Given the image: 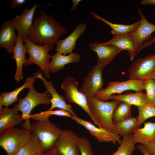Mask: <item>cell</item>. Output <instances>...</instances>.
Listing matches in <instances>:
<instances>
[{
	"mask_svg": "<svg viewBox=\"0 0 155 155\" xmlns=\"http://www.w3.org/2000/svg\"><path fill=\"white\" fill-rule=\"evenodd\" d=\"M66 29L61 26L55 18L40 9V16L34 18L29 30L28 39L37 45L42 46L47 43L52 50L58 38L67 33Z\"/></svg>",
	"mask_w": 155,
	"mask_h": 155,
	"instance_id": "obj_1",
	"label": "cell"
},
{
	"mask_svg": "<svg viewBox=\"0 0 155 155\" xmlns=\"http://www.w3.org/2000/svg\"><path fill=\"white\" fill-rule=\"evenodd\" d=\"M87 99L89 108L98 121V127L116 134L113 116L115 109L121 102L114 100L103 101L95 97Z\"/></svg>",
	"mask_w": 155,
	"mask_h": 155,
	"instance_id": "obj_2",
	"label": "cell"
},
{
	"mask_svg": "<svg viewBox=\"0 0 155 155\" xmlns=\"http://www.w3.org/2000/svg\"><path fill=\"white\" fill-rule=\"evenodd\" d=\"M32 133L30 130L22 125L14 127L0 134V146L7 155H16L24 145Z\"/></svg>",
	"mask_w": 155,
	"mask_h": 155,
	"instance_id": "obj_3",
	"label": "cell"
},
{
	"mask_svg": "<svg viewBox=\"0 0 155 155\" xmlns=\"http://www.w3.org/2000/svg\"><path fill=\"white\" fill-rule=\"evenodd\" d=\"M29 89L28 92L24 97L18 98V102L14 106L22 112V119L26 125L30 124V117L32 110L36 106L43 104L49 105L51 103L52 98L49 92L46 90L43 93L36 91L33 86Z\"/></svg>",
	"mask_w": 155,
	"mask_h": 155,
	"instance_id": "obj_4",
	"label": "cell"
},
{
	"mask_svg": "<svg viewBox=\"0 0 155 155\" xmlns=\"http://www.w3.org/2000/svg\"><path fill=\"white\" fill-rule=\"evenodd\" d=\"M23 38L27 47V53L29 55L24 66H27L32 63L35 64L41 69L46 78H50L49 60L51 58V56L49 53L51 49L50 45L47 43L42 46L38 45L32 42L28 37Z\"/></svg>",
	"mask_w": 155,
	"mask_h": 155,
	"instance_id": "obj_5",
	"label": "cell"
},
{
	"mask_svg": "<svg viewBox=\"0 0 155 155\" xmlns=\"http://www.w3.org/2000/svg\"><path fill=\"white\" fill-rule=\"evenodd\" d=\"M29 129L41 142L45 151L54 146L62 130L49 119L30 123Z\"/></svg>",
	"mask_w": 155,
	"mask_h": 155,
	"instance_id": "obj_6",
	"label": "cell"
},
{
	"mask_svg": "<svg viewBox=\"0 0 155 155\" xmlns=\"http://www.w3.org/2000/svg\"><path fill=\"white\" fill-rule=\"evenodd\" d=\"M78 83L70 76L65 77L63 81L61 88L69 102L77 104L87 113L90 118L96 125L98 123L90 112L88 105L86 97L78 90Z\"/></svg>",
	"mask_w": 155,
	"mask_h": 155,
	"instance_id": "obj_7",
	"label": "cell"
},
{
	"mask_svg": "<svg viewBox=\"0 0 155 155\" xmlns=\"http://www.w3.org/2000/svg\"><path fill=\"white\" fill-rule=\"evenodd\" d=\"M129 80H155V55L137 58L128 69Z\"/></svg>",
	"mask_w": 155,
	"mask_h": 155,
	"instance_id": "obj_8",
	"label": "cell"
},
{
	"mask_svg": "<svg viewBox=\"0 0 155 155\" xmlns=\"http://www.w3.org/2000/svg\"><path fill=\"white\" fill-rule=\"evenodd\" d=\"M144 89V80H129L122 82L112 81L108 82L106 87L103 89L95 97L102 101H106L108 97L114 94H120L129 90L136 92L142 91Z\"/></svg>",
	"mask_w": 155,
	"mask_h": 155,
	"instance_id": "obj_9",
	"label": "cell"
},
{
	"mask_svg": "<svg viewBox=\"0 0 155 155\" xmlns=\"http://www.w3.org/2000/svg\"><path fill=\"white\" fill-rule=\"evenodd\" d=\"M104 68L96 65L84 78L83 84L79 91L87 98L95 97L103 89L102 73Z\"/></svg>",
	"mask_w": 155,
	"mask_h": 155,
	"instance_id": "obj_10",
	"label": "cell"
},
{
	"mask_svg": "<svg viewBox=\"0 0 155 155\" xmlns=\"http://www.w3.org/2000/svg\"><path fill=\"white\" fill-rule=\"evenodd\" d=\"M78 135L70 129L62 130L54 146L60 155H80Z\"/></svg>",
	"mask_w": 155,
	"mask_h": 155,
	"instance_id": "obj_11",
	"label": "cell"
},
{
	"mask_svg": "<svg viewBox=\"0 0 155 155\" xmlns=\"http://www.w3.org/2000/svg\"><path fill=\"white\" fill-rule=\"evenodd\" d=\"M71 118L76 123L85 127L89 133L98 142H112L115 144L117 142L119 145L121 144L122 139L119 135L103 128L98 127L91 122L79 118L77 116L72 115Z\"/></svg>",
	"mask_w": 155,
	"mask_h": 155,
	"instance_id": "obj_12",
	"label": "cell"
},
{
	"mask_svg": "<svg viewBox=\"0 0 155 155\" xmlns=\"http://www.w3.org/2000/svg\"><path fill=\"white\" fill-rule=\"evenodd\" d=\"M138 8V12L141 18L140 24L137 29L130 34L133 38L137 53L141 50L144 42L152 40V34L155 31V24L148 21L139 6Z\"/></svg>",
	"mask_w": 155,
	"mask_h": 155,
	"instance_id": "obj_13",
	"label": "cell"
},
{
	"mask_svg": "<svg viewBox=\"0 0 155 155\" xmlns=\"http://www.w3.org/2000/svg\"><path fill=\"white\" fill-rule=\"evenodd\" d=\"M90 49L95 52L97 55V63L99 67L104 68L122 51L113 46L106 44L95 42L89 44Z\"/></svg>",
	"mask_w": 155,
	"mask_h": 155,
	"instance_id": "obj_14",
	"label": "cell"
},
{
	"mask_svg": "<svg viewBox=\"0 0 155 155\" xmlns=\"http://www.w3.org/2000/svg\"><path fill=\"white\" fill-rule=\"evenodd\" d=\"M33 74L36 78H39L43 81L46 90L49 92L51 96V105L48 110L52 111L55 108H58L68 112L72 115L77 116L73 111L71 106L66 103L64 96L57 93L52 81H47L41 73H34Z\"/></svg>",
	"mask_w": 155,
	"mask_h": 155,
	"instance_id": "obj_15",
	"label": "cell"
},
{
	"mask_svg": "<svg viewBox=\"0 0 155 155\" xmlns=\"http://www.w3.org/2000/svg\"><path fill=\"white\" fill-rule=\"evenodd\" d=\"M38 4L34 5L29 9L26 8L19 16H16L12 20V23L18 31L19 36L22 38L28 37L30 29L32 23L34 14Z\"/></svg>",
	"mask_w": 155,
	"mask_h": 155,
	"instance_id": "obj_16",
	"label": "cell"
},
{
	"mask_svg": "<svg viewBox=\"0 0 155 155\" xmlns=\"http://www.w3.org/2000/svg\"><path fill=\"white\" fill-rule=\"evenodd\" d=\"M87 27L86 23L79 24L67 37L63 40H59L56 44V51L60 52L64 55L72 53L75 47L76 41L84 32Z\"/></svg>",
	"mask_w": 155,
	"mask_h": 155,
	"instance_id": "obj_17",
	"label": "cell"
},
{
	"mask_svg": "<svg viewBox=\"0 0 155 155\" xmlns=\"http://www.w3.org/2000/svg\"><path fill=\"white\" fill-rule=\"evenodd\" d=\"M16 29L12 20L4 22L0 29V47L5 48L8 53H12L18 40Z\"/></svg>",
	"mask_w": 155,
	"mask_h": 155,
	"instance_id": "obj_18",
	"label": "cell"
},
{
	"mask_svg": "<svg viewBox=\"0 0 155 155\" xmlns=\"http://www.w3.org/2000/svg\"><path fill=\"white\" fill-rule=\"evenodd\" d=\"M18 39L16 45L12 50L13 54L12 56L14 59L16 65V72L14 76L15 80L18 83L23 78L22 74V67L23 65L26 63L27 59L25 57L27 53V48L23 38L18 35Z\"/></svg>",
	"mask_w": 155,
	"mask_h": 155,
	"instance_id": "obj_19",
	"label": "cell"
},
{
	"mask_svg": "<svg viewBox=\"0 0 155 155\" xmlns=\"http://www.w3.org/2000/svg\"><path fill=\"white\" fill-rule=\"evenodd\" d=\"M19 111L15 107L9 109L5 107L0 111V134L6 130L13 127L17 125L22 124L24 121Z\"/></svg>",
	"mask_w": 155,
	"mask_h": 155,
	"instance_id": "obj_20",
	"label": "cell"
},
{
	"mask_svg": "<svg viewBox=\"0 0 155 155\" xmlns=\"http://www.w3.org/2000/svg\"><path fill=\"white\" fill-rule=\"evenodd\" d=\"M105 43L117 47L122 51H126L131 61L134 60L137 54L133 38L130 34L114 35L111 40Z\"/></svg>",
	"mask_w": 155,
	"mask_h": 155,
	"instance_id": "obj_21",
	"label": "cell"
},
{
	"mask_svg": "<svg viewBox=\"0 0 155 155\" xmlns=\"http://www.w3.org/2000/svg\"><path fill=\"white\" fill-rule=\"evenodd\" d=\"M81 56L76 53H71L68 55H64L59 52L51 56L50 62L49 70L51 73H55L63 69L65 65L72 63H78Z\"/></svg>",
	"mask_w": 155,
	"mask_h": 155,
	"instance_id": "obj_22",
	"label": "cell"
},
{
	"mask_svg": "<svg viewBox=\"0 0 155 155\" xmlns=\"http://www.w3.org/2000/svg\"><path fill=\"white\" fill-rule=\"evenodd\" d=\"M133 134L136 144L139 143L142 145L155 144V123L149 121L144 123L143 127L135 129Z\"/></svg>",
	"mask_w": 155,
	"mask_h": 155,
	"instance_id": "obj_23",
	"label": "cell"
},
{
	"mask_svg": "<svg viewBox=\"0 0 155 155\" xmlns=\"http://www.w3.org/2000/svg\"><path fill=\"white\" fill-rule=\"evenodd\" d=\"M36 78L34 75L26 79L23 85L10 92H4L0 95V107L3 106L8 107L18 101V95L20 92L25 88H29L34 85Z\"/></svg>",
	"mask_w": 155,
	"mask_h": 155,
	"instance_id": "obj_24",
	"label": "cell"
},
{
	"mask_svg": "<svg viewBox=\"0 0 155 155\" xmlns=\"http://www.w3.org/2000/svg\"><path fill=\"white\" fill-rule=\"evenodd\" d=\"M109 100L125 102L137 107L147 103L146 94L142 91L123 94L113 95L108 97L107 101Z\"/></svg>",
	"mask_w": 155,
	"mask_h": 155,
	"instance_id": "obj_25",
	"label": "cell"
},
{
	"mask_svg": "<svg viewBox=\"0 0 155 155\" xmlns=\"http://www.w3.org/2000/svg\"><path fill=\"white\" fill-rule=\"evenodd\" d=\"M45 152L41 142L32 133L27 142L16 155H43Z\"/></svg>",
	"mask_w": 155,
	"mask_h": 155,
	"instance_id": "obj_26",
	"label": "cell"
},
{
	"mask_svg": "<svg viewBox=\"0 0 155 155\" xmlns=\"http://www.w3.org/2000/svg\"><path fill=\"white\" fill-rule=\"evenodd\" d=\"M90 13L96 19L100 20L110 27L111 30L110 32L115 34H130L137 28L140 23V20L130 25L115 24L111 22L101 16L93 12Z\"/></svg>",
	"mask_w": 155,
	"mask_h": 155,
	"instance_id": "obj_27",
	"label": "cell"
},
{
	"mask_svg": "<svg viewBox=\"0 0 155 155\" xmlns=\"http://www.w3.org/2000/svg\"><path fill=\"white\" fill-rule=\"evenodd\" d=\"M137 121V117H131L114 123L116 133L123 137L133 133Z\"/></svg>",
	"mask_w": 155,
	"mask_h": 155,
	"instance_id": "obj_28",
	"label": "cell"
},
{
	"mask_svg": "<svg viewBox=\"0 0 155 155\" xmlns=\"http://www.w3.org/2000/svg\"><path fill=\"white\" fill-rule=\"evenodd\" d=\"M136 144L133 133L124 136L117 150L112 155H132L135 150Z\"/></svg>",
	"mask_w": 155,
	"mask_h": 155,
	"instance_id": "obj_29",
	"label": "cell"
},
{
	"mask_svg": "<svg viewBox=\"0 0 155 155\" xmlns=\"http://www.w3.org/2000/svg\"><path fill=\"white\" fill-rule=\"evenodd\" d=\"M132 105L121 102L115 109L113 115L114 123L123 121L131 117V110Z\"/></svg>",
	"mask_w": 155,
	"mask_h": 155,
	"instance_id": "obj_30",
	"label": "cell"
},
{
	"mask_svg": "<svg viewBox=\"0 0 155 155\" xmlns=\"http://www.w3.org/2000/svg\"><path fill=\"white\" fill-rule=\"evenodd\" d=\"M139 115L135 129L139 128L141 125L147 119L155 116V106L147 103L137 107Z\"/></svg>",
	"mask_w": 155,
	"mask_h": 155,
	"instance_id": "obj_31",
	"label": "cell"
},
{
	"mask_svg": "<svg viewBox=\"0 0 155 155\" xmlns=\"http://www.w3.org/2000/svg\"><path fill=\"white\" fill-rule=\"evenodd\" d=\"M52 115L67 117L68 115L67 111L61 109L48 111L41 112L40 113L31 114L30 119L36 121H39L49 119Z\"/></svg>",
	"mask_w": 155,
	"mask_h": 155,
	"instance_id": "obj_32",
	"label": "cell"
},
{
	"mask_svg": "<svg viewBox=\"0 0 155 155\" xmlns=\"http://www.w3.org/2000/svg\"><path fill=\"white\" fill-rule=\"evenodd\" d=\"M147 103L155 106V80L152 79L144 80Z\"/></svg>",
	"mask_w": 155,
	"mask_h": 155,
	"instance_id": "obj_33",
	"label": "cell"
},
{
	"mask_svg": "<svg viewBox=\"0 0 155 155\" xmlns=\"http://www.w3.org/2000/svg\"><path fill=\"white\" fill-rule=\"evenodd\" d=\"M78 145L81 155H94L90 140L85 137H79Z\"/></svg>",
	"mask_w": 155,
	"mask_h": 155,
	"instance_id": "obj_34",
	"label": "cell"
},
{
	"mask_svg": "<svg viewBox=\"0 0 155 155\" xmlns=\"http://www.w3.org/2000/svg\"><path fill=\"white\" fill-rule=\"evenodd\" d=\"M143 145L150 155H155V144L149 143Z\"/></svg>",
	"mask_w": 155,
	"mask_h": 155,
	"instance_id": "obj_35",
	"label": "cell"
},
{
	"mask_svg": "<svg viewBox=\"0 0 155 155\" xmlns=\"http://www.w3.org/2000/svg\"><path fill=\"white\" fill-rule=\"evenodd\" d=\"M10 8L15 9L18 5L23 4L26 1L25 0H12Z\"/></svg>",
	"mask_w": 155,
	"mask_h": 155,
	"instance_id": "obj_36",
	"label": "cell"
},
{
	"mask_svg": "<svg viewBox=\"0 0 155 155\" xmlns=\"http://www.w3.org/2000/svg\"><path fill=\"white\" fill-rule=\"evenodd\" d=\"M43 155H60L56 148L54 146L50 150L46 151Z\"/></svg>",
	"mask_w": 155,
	"mask_h": 155,
	"instance_id": "obj_37",
	"label": "cell"
},
{
	"mask_svg": "<svg viewBox=\"0 0 155 155\" xmlns=\"http://www.w3.org/2000/svg\"><path fill=\"white\" fill-rule=\"evenodd\" d=\"M137 149L144 155H150L146 150L142 144L137 146Z\"/></svg>",
	"mask_w": 155,
	"mask_h": 155,
	"instance_id": "obj_38",
	"label": "cell"
},
{
	"mask_svg": "<svg viewBox=\"0 0 155 155\" xmlns=\"http://www.w3.org/2000/svg\"><path fill=\"white\" fill-rule=\"evenodd\" d=\"M155 43V35L153 37L152 40L150 41L144 42L143 44L141 50L143 48L151 46L153 44Z\"/></svg>",
	"mask_w": 155,
	"mask_h": 155,
	"instance_id": "obj_39",
	"label": "cell"
},
{
	"mask_svg": "<svg viewBox=\"0 0 155 155\" xmlns=\"http://www.w3.org/2000/svg\"><path fill=\"white\" fill-rule=\"evenodd\" d=\"M82 1V0H72V6L70 10L72 11H75L78 3Z\"/></svg>",
	"mask_w": 155,
	"mask_h": 155,
	"instance_id": "obj_40",
	"label": "cell"
},
{
	"mask_svg": "<svg viewBox=\"0 0 155 155\" xmlns=\"http://www.w3.org/2000/svg\"><path fill=\"white\" fill-rule=\"evenodd\" d=\"M141 4V5H155V0H142Z\"/></svg>",
	"mask_w": 155,
	"mask_h": 155,
	"instance_id": "obj_41",
	"label": "cell"
},
{
	"mask_svg": "<svg viewBox=\"0 0 155 155\" xmlns=\"http://www.w3.org/2000/svg\"><path fill=\"white\" fill-rule=\"evenodd\" d=\"M24 125V124H23Z\"/></svg>",
	"mask_w": 155,
	"mask_h": 155,
	"instance_id": "obj_42",
	"label": "cell"
}]
</instances>
